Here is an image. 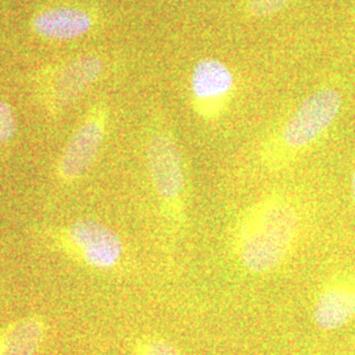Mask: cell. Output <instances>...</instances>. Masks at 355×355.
Returning <instances> with one entry per match:
<instances>
[{"label": "cell", "instance_id": "obj_5", "mask_svg": "<svg viewBox=\"0 0 355 355\" xmlns=\"http://www.w3.org/2000/svg\"><path fill=\"white\" fill-rule=\"evenodd\" d=\"M104 62L98 55H83L53 69L46 79V92L51 105L64 110L74 103L101 78Z\"/></svg>", "mask_w": 355, "mask_h": 355}, {"label": "cell", "instance_id": "obj_2", "mask_svg": "<svg viewBox=\"0 0 355 355\" xmlns=\"http://www.w3.org/2000/svg\"><path fill=\"white\" fill-rule=\"evenodd\" d=\"M146 164L153 187L166 214L178 227L186 221L187 179L182 153L167 129L153 132L146 145Z\"/></svg>", "mask_w": 355, "mask_h": 355}, {"label": "cell", "instance_id": "obj_12", "mask_svg": "<svg viewBox=\"0 0 355 355\" xmlns=\"http://www.w3.org/2000/svg\"><path fill=\"white\" fill-rule=\"evenodd\" d=\"M135 355H182L173 343L155 338L141 343Z\"/></svg>", "mask_w": 355, "mask_h": 355}, {"label": "cell", "instance_id": "obj_13", "mask_svg": "<svg viewBox=\"0 0 355 355\" xmlns=\"http://www.w3.org/2000/svg\"><path fill=\"white\" fill-rule=\"evenodd\" d=\"M16 132V119L12 107L0 101V144L11 140Z\"/></svg>", "mask_w": 355, "mask_h": 355}, {"label": "cell", "instance_id": "obj_15", "mask_svg": "<svg viewBox=\"0 0 355 355\" xmlns=\"http://www.w3.org/2000/svg\"><path fill=\"white\" fill-rule=\"evenodd\" d=\"M0 355H1V338H0Z\"/></svg>", "mask_w": 355, "mask_h": 355}, {"label": "cell", "instance_id": "obj_3", "mask_svg": "<svg viewBox=\"0 0 355 355\" xmlns=\"http://www.w3.org/2000/svg\"><path fill=\"white\" fill-rule=\"evenodd\" d=\"M341 107L343 98L337 89L324 87L306 96L280 129L282 153L293 155L315 144L331 127Z\"/></svg>", "mask_w": 355, "mask_h": 355}, {"label": "cell", "instance_id": "obj_9", "mask_svg": "<svg viewBox=\"0 0 355 355\" xmlns=\"http://www.w3.org/2000/svg\"><path fill=\"white\" fill-rule=\"evenodd\" d=\"M94 23V16L85 8L58 6L37 13L32 26L41 37L66 41L89 33Z\"/></svg>", "mask_w": 355, "mask_h": 355}, {"label": "cell", "instance_id": "obj_14", "mask_svg": "<svg viewBox=\"0 0 355 355\" xmlns=\"http://www.w3.org/2000/svg\"><path fill=\"white\" fill-rule=\"evenodd\" d=\"M352 191H353V199H354L355 204V171L352 175Z\"/></svg>", "mask_w": 355, "mask_h": 355}, {"label": "cell", "instance_id": "obj_11", "mask_svg": "<svg viewBox=\"0 0 355 355\" xmlns=\"http://www.w3.org/2000/svg\"><path fill=\"white\" fill-rule=\"evenodd\" d=\"M293 1L295 0H246L243 4V12L254 19L270 17L283 11Z\"/></svg>", "mask_w": 355, "mask_h": 355}, {"label": "cell", "instance_id": "obj_1", "mask_svg": "<svg viewBox=\"0 0 355 355\" xmlns=\"http://www.w3.org/2000/svg\"><path fill=\"white\" fill-rule=\"evenodd\" d=\"M302 230V215L291 196L274 192L252 204L233 233V253L250 274H268L291 255Z\"/></svg>", "mask_w": 355, "mask_h": 355}, {"label": "cell", "instance_id": "obj_7", "mask_svg": "<svg viewBox=\"0 0 355 355\" xmlns=\"http://www.w3.org/2000/svg\"><path fill=\"white\" fill-rule=\"evenodd\" d=\"M69 237L85 262L94 268H114L123 258L124 245L120 236L99 221L78 220L69 229Z\"/></svg>", "mask_w": 355, "mask_h": 355}, {"label": "cell", "instance_id": "obj_4", "mask_svg": "<svg viewBox=\"0 0 355 355\" xmlns=\"http://www.w3.org/2000/svg\"><path fill=\"white\" fill-rule=\"evenodd\" d=\"M236 91V78L217 58L198 61L190 76L191 108L202 120L215 121L228 110Z\"/></svg>", "mask_w": 355, "mask_h": 355}, {"label": "cell", "instance_id": "obj_6", "mask_svg": "<svg viewBox=\"0 0 355 355\" xmlns=\"http://www.w3.org/2000/svg\"><path fill=\"white\" fill-rule=\"evenodd\" d=\"M107 110L96 107L78 128L67 144L60 162V174L66 180L82 177L98 157L107 129Z\"/></svg>", "mask_w": 355, "mask_h": 355}, {"label": "cell", "instance_id": "obj_10", "mask_svg": "<svg viewBox=\"0 0 355 355\" xmlns=\"http://www.w3.org/2000/svg\"><path fill=\"white\" fill-rule=\"evenodd\" d=\"M44 330V324L38 318L17 321L1 337V355H36Z\"/></svg>", "mask_w": 355, "mask_h": 355}, {"label": "cell", "instance_id": "obj_8", "mask_svg": "<svg viewBox=\"0 0 355 355\" xmlns=\"http://www.w3.org/2000/svg\"><path fill=\"white\" fill-rule=\"evenodd\" d=\"M313 320L320 329L336 330L355 320V278L331 279L318 292Z\"/></svg>", "mask_w": 355, "mask_h": 355}]
</instances>
